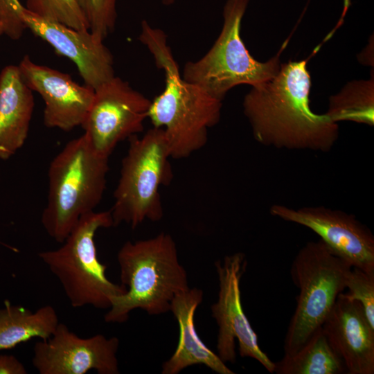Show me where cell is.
Segmentation results:
<instances>
[{
	"instance_id": "1",
	"label": "cell",
	"mask_w": 374,
	"mask_h": 374,
	"mask_svg": "<svg viewBox=\"0 0 374 374\" xmlns=\"http://www.w3.org/2000/svg\"><path fill=\"white\" fill-rule=\"evenodd\" d=\"M307 60L280 64L271 79L251 87L242 106L254 139L276 148L328 152L339 137L338 124L310 107Z\"/></svg>"
},
{
	"instance_id": "2",
	"label": "cell",
	"mask_w": 374,
	"mask_h": 374,
	"mask_svg": "<svg viewBox=\"0 0 374 374\" xmlns=\"http://www.w3.org/2000/svg\"><path fill=\"white\" fill-rule=\"evenodd\" d=\"M139 39L165 75L164 89L151 101L148 118L163 130L171 158L188 157L206 145L208 130L220 119L222 101L183 78L163 31L143 21Z\"/></svg>"
},
{
	"instance_id": "3",
	"label": "cell",
	"mask_w": 374,
	"mask_h": 374,
	"mask_svg": "<svg viewBox=\"0 0 374 374\" xmlns=\"http://www.w3.org/2000/svg\"><path fill=\"white\" fill-rule=\"evenodd\" d=\"M117 260L121 280L127 291L113 300L104 317L107 323L125 322L136 308L150 315L166 313L174 297L190 287L176 243L168 233L125 242Z\"/></svg>"
},
{
	"instance_id": "4",
	"label": "cell",
	"mask_w": 374,
	"mask_h": 374,
	"mask_svg": "<svg viewBox=\"0 0 374 374\" xmlns=\"http://www.w3.org/2000/svg\"><path fill=\"white\" fill-rule=\"evenodd\" d=\"M109 157L87 136L69 141L50 163L47 202L41 217L46 233L62 243L84 215L94 211L106 188Z\"/></svg>"
},
{
	"instance_id": "5",
	"label": "cell",
	"mask_w": 374,
	"mask_h": 374,
	"mask_svg": "<svg viewBox=\"0 0 374 374\" xmlns=\"http://www.w3.org/2000/svg\"><path fill=\"white\" fill-rule=\"evenodd\" d=\"M114 226L111 211H93L80 218L62 245L38 256L59 280L71 305L109 309L124 294L123 284L110 281L107 266L98 259L94 237L102 228Z\"/></svg>"
},
{
	"instance_id": "6",
	"label": "cell",
	"mask_w": 374,
	"mask_h": 374,
	"mask_svg": "<svg viewBox=\"0 0 374 374\" xmlns=\"http://www.w3.org/2000/svg\"><path fill=\"white\" fill-rule=\"evenodd\" d=\"M128 141L110 211L114 226L125 223L135 229L145 220L158 222L163 217L159 190L171 182L172 170L161 128L153 127L143 136L135 135Z\"/></svg>"
},
{
	"instance_id": "7",
	"label": "cell",
	"mask_w": 374,
	"mask_h": 374,
	"mask_svg": "<svg viewBox=\"0 0 374 374\" xmlns=\"http://www.w3.org/2000/svg\"><path fill=\"white\" fill-rule=\"evenodd\" d=\"M352 268L321 240L308 242L299 249L290 269L299 292L284 340L285 355L299 350L322 326L345 290Z\"/></svg>"
},
{
	"instance_id": "8",
	"label": "cell",
	"mask_w": 374,
	"mask_h": 374,
	"mask_svg": "<svg viewBox=\"0 0 374 374\" xmlns=\"http://www.w3.org/2000/svg\"><path fill=\"white\" fill-rule=\"evenodd\" d=\"M250 0H226L222 30L209 51L196 61L186 63L182 77L213 97L222 100L235 86L261 84L279 71V54L266 62L255 60L240 36L242 18Z\"/></svg>"
},
{
	"instance_id": "9",
	"label": "cell",
	"mask_w": 374,
	"mask_h": 374,
	"mask_svg": "<svg viewBox=\"0 0 374 374\" xmlns=\"http://www.w3.org/2000/svg\"><path fill=\"white\" fill-rule=\"evenodd\" d=\"M215 266L219 291L217 301L211 305V313L218 326L217 355L224 363H234L237 339L242 357L255 359L273 373L275 363L260 348L257 335L242 308L240 285L247 266L244 254L238 252L225 256Z\"/></svg>"
},
{
	"instance_id": "10",
	"label": "cell",
	"mask_w": 374,
	"mask_h": 374,
	"mask_svg": "<svg viewBox=\"0 0 374 374\" xmlns=\"http://www.w3.org/2000/svg\"><path fill=\"white\" fill-rule=\"evenodd\" d=\"M94 91L82 127L93 148L109 157L118 143L143 130L152 100L116 75Z\"/></svg>"
},
{
	"instance_id": "11",
	"label": "cell",
	"mask_w": 374,
	"mask_h": 374,
	"mask_svg": "<svg viewBox=\"0 0 374 374\" xmlns=\"http://www.w3.org/2000/svg\"><path fill=\"white\" fill-rule=\"evenodd\" d=\"M269 211L273 216L314 231L352 267L374 273V236L354 215L323 206L293 208L274 204Z\"/></svg>"
},
{
	"instance_id": "12",
	"label": "cell",
	"mask_w": 374,
	"mask_h": 374,
	"mask_svg": "<svg viewBox=\"0 0 374 374\" xmlns=\"http://www.w3.org/2000/svg\"><path fill=\"white\" fill-rule=\"evenodd\" d=\"M118 346L116 337H80L59 323L49 338L35 344L32 363L39 374H118Z\"/></svg>"
},
{
	"instance_id": "13",
	"label": "cell",
	"mask_w": 374,
	"mask_h": 374,
	"mask_svg": "<svg viewBox=\"0 0 374 374\" xmlns=\"http://www.w3.org/2000/svg\"><path fill=\"white\" fill-rule=\"evenodd\" d=\"M24 81L44 102V123L69 132L83 125L94 98V89L75 82L71 76L35 63L28 55L18 64Z\"/></svg>"
},
{
	"instance_id": "14",
	"label": "cell",
	"mask_w": 374,
	"mask_h": 374,
	"mask_svg": "<svg viewBox=\"0 0 374 374\" xmlns=\"http://www.w3.org/2000/svg\"><path fill=\"white\" fill-rule=\"evenodd\" d=\"M23 19L26 29L50 44L57 55L73 62L84 84L95 90L115 76L112 54L104 40L89 30L72 28L26 8Z\"/></svg>"
},
{
	"instance_id": "15",
	"label": "cell",
	"mask_w": 374,
	"mask_h": 374,
	"mask_svg": "<svg viewBox=\"0 0 374 374\" xmlns=\"http://www.w3.org/2000/svg\"><path fill=\"white\" fill-rule=\"evenodd\" d=\"M321 327L347 373H374V328L357 301L340 293Z\"/></svg>"
},
{
	"instance_id": "16",
	"label": "cell",
	"mask_w": 374,
	"mask_h": 374,
	"mask_svg": "<svg viewBox=\"0 0 374 374\" xmlns=\"http://www.w3.org/2000/svg\"><path fill=\"white\" fill-rule=\"evenodd\" d=\"M203 296L201 289L189 287L177 294L171 301L170 311L179 323V337L175 352L162 365V374H177L196 364H203L219 374L235 373L206 346L196 331L195 313Z\"/></svg>"
},
{
	"instance_id": "17",
	"label": "cell",
	"mask_w": 374,
	"mask_h": 374,
	"mask_svg": "<svg viewBox=\"0 0 374 374\" xmlns=\"http://www.w3.org/2000/svg\"><path fill=\"white\" fill-rule=\"evenodd\" d=\"M35 103L18 65L0 72V160L12 157L28 137Z\"/></svg>"
},
{
	"instance_id": "18",
	"label": "cell",
	"mask_w": 374,
	"mask_h": 374,
	"mask_svg": "<svg viewBox=\"0 0 374 374\" xmlns=\"http://www.w3.org/2000/svg\"><path fill=\"white\" fill-rule=\"evenodd\" d=\"M55 308L45 305L36 311L5 301L0 309V350L11 349L35 338H49L59 323Z\"/></svg>"
},
{
	"instance_id": "19",
	"label": "cell",
	"mask_w": 374,
	"mask_h": 374,
	"mask_svg": "<svg viewBox=\"0 0 374 374\" xmlns=\"http://www.w3.org/2000/svg\"><path fill=\"white\" fill-rule=\"evenodd\" d=\"M276 374L347 373L340 356L330 344L322 327L317 329L296 352L274 362Z\"/></svg>"
},
{
	"instance_id": "20",
	"label": "cell",
	"mask_w": 374,
	"mask_h": 374,
	"mask_svg": "<svg viewBox=\"0 0 374 374\" xmlns=\"http://www.w3.org/2000/svg\"><path fill=\"white\" fill-rule=\"evenodd\" d=\"M326 114L334 123L353 121L374 124L373 75L368 80L348 82L337 94L330 98Z\"/></svg>"
},
{
	"instance_id": "21",
	"label": "cell",
	"mask_w": 374,
	"mask_h": 374,
	"mask_svg": "<svg viewBox=\"0 0 374 374\" xmlns=\"http://www.w3.org/2000/svg\"><path fill=\"white\" fill-rule=\"evenodd\" d=\"M30 12L77 30H89L88 23L76 0H26Z\"/></svg>"
},
{
	"instance_id": "22",
	"label": "cell",
	"mask_w": 374,
	"mask_h": 374,
	"mask_svg": "<svg viewBox=\"0 0 374 374\" xmlns=\"http://www.w3.org/2000/svg\"><path fill=\"white\" fill-rule=\"evenodd\" d=\"M88 25L89 30L104 40L116 25L117 0H76Z\"/></svg>"
},
{
	"instance_id": "23",
	"label": "cell",
	"mask_w": 374,
	"mask_h": 374,
	"mask_svg": "<svg viewBox=\"0 0 374 374\" xmlns=\"http://www.w3.org/2000/svg\"><path fill=\"white\" fill-rule=\"evenodd\" d=\"M347 295L362 306L370 325L374 328V273L353 267L346 280Z\"/></svg>"
},
{
	"instance_id": "24",
	"label": "cell",
	"mask_w": 374,
	"mask_h": 374,
	"mask_svg": "<svg viewBox=\"0 0 374 374\" xmlns=\"http://www.w3.org/2000/svg\"><path fill=\"white\" fill-rule=\"evenodd\" d=\"M24 8L19 0H0V26L3 34L11 39H20L26 29Z\"/></svg>"
},
{
	"instance_id": "25",
	"label": "cell",
	"mask_w": 374,
	"mask_h": 374,
	"mask_svg": "<svg viewBox=\"0 0 374 374\" xmlns=\"http://www.w3.org/2000/svg\"><path fill=\"white\" fill-rule=\"evenodd\" d=\"M24 364L15 356L0 355V374H26Z\"/></svg>"
},
{
	"instance_id": "26",
	"label": "cell",
	"mask_w": 374,
	"mask_h": 374,
	"mask_svg": "<svg viewBox=\"0 0 374 374\" xmlns=\"http://www.w3.org/2000/svg\"><path fill=\"white\" fill-rule=\"evenodd\" d=\"M165 5H170L173 3L175 0H160Z\"/></svg>"
},
{
	"instance_id": "27",
	"label": "cell",
	"mask_w": 374,
	"mask_h": 374,
	"mask_svg": "<svg viewBox=\"0 0 374 374\" xmlns=\"http://www.w3.org/2000/svg\"><path fill=\"white\" fill-rule=\"evenodd\" d=\"M2 35H3V34L2 29H1V26H0V36Z\"/></svg>"
}]
</instances>
